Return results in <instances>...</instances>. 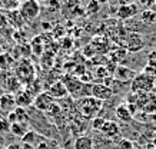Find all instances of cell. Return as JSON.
I'll return each instance as SVG.
<instances>
[{"instance_id":"cell-45","label":"cell","mask_w":156,"mask_h":149,"mask_svg":"<svg viewBox=\"0 0 156 149\" xmlns=\"http://www.w3.org/2000/svg\"><path fill=\"white\" fill-rule=\"evenodd\" d=\"M17 2H20V0H17Z\"/></svg>"},{"instance_id":"cell-42","label":"cell","mask_w":156,"mask_h":149,"mask_svg":"<svg viewBox=\"0 0 156 149\" xmlns=\"http://www.w3.org/2000/svg\"><path fill=\"white\" fill-rule=\"evenodd\" d=\"M98 2H99V3H100V5H103V3H108V2H109V0H98Z\"/></svg>"},{"instance_id":"cell-16","label":"cell","mask_w":156,"mask_h":149,"mask_svg":"<svg viewBox=\"0 0 156 149\" xmlns=\"http://www.w3.org/2000/svg\"><path fill=\"white\" fill-rule=\"evenodd\" d=\"M73 148L75 149H95V144H93L92 138L86 136V135H80V136L76 138Z\"/></svg>"},{"instance_id":"cell-24","label":"cell","mask_w":156,"mask_h":149,"mask_svg":"<svg viewBox=\"0 0 156 149\" xmlns=\"http://www.w3.org/2000/svg\"><path fill=\"white\" fill-rule=\"evenodd\" d=\"M99 10H100V3L99 2H98V0H89L87 7H86V12H87L89 15H96Z\"/></svg>"},{"instance_id":"cell-46","label":"cell","mask_w":156,"mask_h":149,"mask_svg":"<svg viewBox=\"0 0 156 149\" xmlns=\"http://www.w3.org/2000/svg\"><path fill=\"white\" fill-rule=\"evenodd\" d=\"M137 149H140V148H137Z\"/></svg>"},{"instance_id":"cell-2","label":"cell","mask_w":156,"mask_h":149,"mask_svg":"<svg viewBox=\"0 0 156 149\" xmlns=\"http://www.w3.org/2000/svg\"><path fill=\"white\" fill-rule=\"evenodd\" d=\"M129 87L132 93H152L155 89V79L140 72L135 76Z\"/></svg>"},{"instance_id":"cell-12","label":"cell","mask_w":156,"mask_h":149,"mask_svg":"<svg viewBox=\"0 0 156 149\" xmlns=\"http://www.w3.org/2000/svg\"><path fill=\"white\" fill-rule=\"evenodd\" d=\"M14 108H16L14 95H12V93H3L0 96V109L10 113L12 111H14Z\"/></svg>"},{"instance_id":"cell-26","label":"cell","mask_w":156,"mask_h":149,"mask_svg":"<svg viewBox=\"0 0 156 149\" xmlns=\"http://www.w3.org/2000/svg\"><path fill=\"white\" fill-rule=\"evenodd\" d=\"M105 120L103 118H100V116H96V118H93L92 119V128L96 130H100L102 128H103V123H105Z\"/></svg>"},{"instance_id":"cell-33","label":"cell","mask_w":156,"mask_h":149,"mask_svg":"<svg viewBox=\"0 0 156 149\" xmlns=\"http://www.w3.org/2000/svg\"><path fill=\"white\" fill-rule=\"evenodd\" d=\"M147 65L156 67V50H152L149 53V56H147Z\"/></svg>"},{"instance_id":"cell-28","label":"cell","mask_w":156,"mask_h":149,"mask_svg":"<svg viewBox=\"0 0 156 149\" xmlns=\"http://www.w3.org/2000/svg\"><path fill=\"white\" fill-rule=\"evenodd\" d=\"M0 132L2 133L10 132V122L7 119H0Z\"/></svg>"},{"instance_id":"cell-18","label":"cell","mask_w":156,"mask_h":149,"mask_svg":"<svg viewBox=\"0 0 156 149\" xmlns=\"http://www.w3.org/2000/svg\"><path fill=\"white\" fill-rule=\"evenodd\" d=\"M10 130H12L13 135L23 138L24 135L29 132V125H27V122H16V123L10 125Z\"/></svg>"},{"instance_id":"cell-14","label":"cell","mask_w":156,"mask_h":149,"mask_svg":"<svg viewBox=\"0 0 156 149\" xmlns=\"http://www.w3.org/2000/svg\"><path fill=\"white\" fill-rule=\"evenodd\" d=\"M115 113H116V118H118L120 122H125V123H129V122H132V119H133V115L128 109V105H126V103H122V105L116 106Z\"/></svg>"},{"instance_id":"cell-34","label":"cell","mask_w":156,"mask_h":149,"mask_svg":"<svg viewBox=\"0 0 156 149\" xmlns=\"http://www.w3.org/2000/svg\"><path fill=\"white\" fill-rule=\"evenodd\" d=\"M7 23H9V22H7V16H6V13H0V29L6 27V24Z\"/></svg>"},{"instance_id":"cell-22","label":"cell","mask_w":156,"mask_h":149,"mask_svg":"<svg viewBox=\"0 0 156 149\" xmlns=\"http://www.w3.org/2000/svg\"><path fill=\"white\" fill-rule=\"evenodd\" d=\"M0 7L7 10H16V7H19V2L17 0H0Z\"/></svg>"},{"instance_id":"cell-7","label":"cell","mask_w":156,"mask_h":149,"mask_svg":"<svg viewBox=\"0 0 156 149\" xmlns=\"http://www.w3.org/2000/svg\"><path fill=\"white\" fill-rule=\"evenodd\" d=\"M55 103V99H53L48 92H40L37 96H34V101H33V105L34 108L40 112H48L49 108Z\"/></svg>"},{"instance_id":"cell-23","label":"cell","mask_w":156,"mask_h":149,"mask_svg":"<svg viewBox=\"0 0 156 149\" xmlns=\"http://www.w3.org/2000/svg\"><path fill=\"white\" fill-rule=\"evenodd\" d=\"M116 149H135V144L128 138H122V139L118 140Z\"/></svg>"},{"instance_id":"cell-13","label":"cell","mask_w":156,"mask_h":149,"mask_svg":"<svg viewBox=\"0 0 156 149\" xmlns=\"http://www.w3.org/2000/svg\"><path fill=\"white\" fill-rule=\"evenodd\" d=\"M14 99H16V106L23 108V109L30 105H33V101H34V98L32 96L27 90H24V89H22V90L14 96Z\"/></svg>"},{"instance_id":"cell-8","label":"cell","mask_w":156,"mask_h":149,"mask_svg":"<svg viewBox=\"0 0 156 149\" xmlns=\"http://www.w3.org/2000/svg\"><path fill=\"white\" fill-rule=\"evenodd\" d=\"M137 73L132 69H129V67H125V66H118L116 67V70L113 73V79L115 80H118V82H122V83H126L128 82L130 85L135 76H136Z\"/></svg>"},{"instance_id":"cell-29","label":"cell","mask_w":156,"mask_h":149,"mask_svg":"<svg viewBox=\"0 0 156 149\" xmlns=\"http://www.w3.org/2000/svg\"><path fill=\"white\" fill-rule=\"evenodd\" d=\"M48 7H49V10L52 12V13H55V12H57L59 10V2L57 0H48Z\"/></svg>"},{"instance_id":"cell-38","label":"cell","mask_w":156,"mask_h":149,"mask_svg":"<svg viewBox=\"0 0 156 149\" xmlns=\"http://www.w3.org/2000/svg\"><path fill=\"white\" fill-rule=\"evenodd\" d=\"M36 149H48V145L44 144V142H42V144L37 145V148H36Z\"/></svg>"},{"instance_id":"cell-30","label":"cell","mask_w":156,"mask_h":149,"mask_svg":"<svg viewBox=\"0 0 156 149\" xmlns=\"http://www.w3.org/2000/svg\"><path fill=\"white\" fill-rule=\"evenodd\" d=\"M22 139H23L24 144H32V142H33V140L36 139V133H34V132H30V130H29V132H27L26 135H24Z\"/></svg>"},{"instance_id":"cell-11","label":"cell","mask_w":156,"mask_h":149,"mask_svg":"<svg viewBox=\"0 0 156 149\" xmlns=\"http://www.w3.org/2000/svg\"><path fill=\"white\" fill-rule=\"evenodd\" d=\"M100 132H102L105 136H108V138H110V139H113V138H118L120 129H119V125L116 123V122H113V120H105L103 128L100 129Z\"/></svg>"},{"instance_id":"cell-41","label":"cell","mask_w":156,"mask_h":149,"mask_svg":"<svg viewBox=\"0 0 156 149\" xmlns=\"http://www.w3.org/2000/svg\"><path fill=\"white\" fill-rule=\"evenodd\" d=\"M152 144L156 146V130H155V133H153V139H152Z\"/></svg>"},{"instance_id":"cell-20","label":"cell","mask_w":156,"mask_h":149,"mask_svg":"<svg viewBox=\"0 0 156 149\" xmlns=\"http://www.w3.org/2000/svg\"><path fill=\"white\" fill-rule=\"evenodd\" d=\"M12 65H13V56H10V53H2L0 55V72H9Z\"/></svg>"},{"instance_id":"cell-40","label":"cell","mask_w":156,"mask_h":149,"mask_svg":"<svg viewBox=\"0 0 156 149\" xmlns=\"http://www.w3.org/2000/svg\"><path fill=\"white\" fill-rule=\"evenodd\" d=\"M146 149H156V146H155V145H153V144H147Z\"/></svg>"},{"instance_id":"cell-37","label":"cell","mask_w":156,"mask_h":149,"mask_svg":"<svg viewBox=\"0 0 156 149\" xmlns=\"http://www.w3.org/2000/svg\"><path fill=\"white\" fill-rule=\"evenodd\" d=\"M42 27H43V29L50 30V29H52V24H50V22H46V20H44V22L42 23Z\"/></svg>"},{"instance_id":"cell-10","label":"cell","mask_w":156,"mask_h":149,"mask_svg":"<svg viewBox=\"0 0 156 149\" xmlns=\"http://www.w3.org/2000/svg\"><path fill=\"white\" fill-rule=\"evenodd\" d=\"M116 15L119 19L122 20H128L130 17L137 15V5L132 3V5H126V6H119L116 10Z\"/></svg>"},{"instance_id":"cell-6","label":"cell","mask_w":156,"mask_h":149,"mask_svg":"<svg viewBox=\"0 0 156 149\" xmlns=\"http://www.w3.org/2000/svg\"><path fill=\"white\" fill-rule=\"evenodd\" d=\"M115 92L112 90V87H108L102 85V83H95L92 85V98H95L100 102L109 101L110 98H113Z\"/></svg>"},{"instance_id":"cell-32","label":"cell","mask_w":156,"mask_h":149,"mask_svg":"<svg viewBox=\"0 0 156 149\" xmlns=\"http://www.w3.org/2000/svg\"><path fill=\"white\" fill-rule=\"evenodd\" d=\"M139 5L142 6L143 9H152V6L155 5V0H139Z\"/></svg>"},{"instance_id":"cell-9","label":"cell","mask_w":156,"mask_h":149,"mask_svg":"<svg viewBox=\"0 0 156 149\" xmlns=\"http://www.w3.org/2000/svg\"><path fill=\"white\" fill-rule=\"evenodd\" d=\"M49 95L53 98V99H62V98L67 96V89L66 85L62 82V80H56L53 82L50 86H49Z\"/></svg>"},{"instance_id":"cell-31","label":"cell","mask_w":156,"mask_h":149,"mask_svg":"<svg viewBox=\"0 0 156 149\" xmlns=\"http://www.w3.org/2000/svg\"><path fill=\"white\" fill-rule=\"evenodd\" d=\"M46 113L50 116H55V115H57V113H60V106L57 105V103H53V105L49 108V111L46 112Z\"/></svg>"},{"instance_id":"cell-3","label":"cell","mask_w":156,"mask_h":149,"mask_svg":"<svg viewBox=\"0 0 156 149\" xmlns=\"http://www.w3.org/2000/svg\"><path fill=\"white\" fill-rule=\"evenodd\" d=\"M14 76L19 79L22 85L23 83H30L32 80H34V76H36V70H34V66L32 60L29 59H22L16 67H14Z\"/></svg>"},{"instance_id":"cell-43","label":"cell","mask_w":156,"mask_h":149,"mask_svg":"<svg viewBox=\"0 0 156 149\" xmlns=\"http://www.w3.org/2000/svg\"><path fill=\"white\" fill-rule=\"evenodd\" d=\"M155 5H156V0H155Z\"/></svg>"},{"instance_id":"cell-5","label":"cell","mask_w":156,"mask_h":149,"mask_svg":"<svg viewBox=\"0 0 156 149\" xmlns=\"http://www.w3.org/2000/svg\"><path fill=\"white\" fill-rule=\"evenodd\" d=\"M145 48V40H143V36L139 33H129L126 36V40H125V49L128 52H139Z\"/></svg>"},{"instance_id":"cell-17","label":"cell","mask_w":156,"mask_h":149,"mask_svg":"<svg viewBox=\"0 0 156 149\" xmlns=\"http://www.w3.org/2000/svg\"><path fill=\"white\" fill-rule=\"evenodd\" d=\"M20 90H22V82L14 75L9 73L7 82H6V93H12L13 95L14 92H20Z\"/></svg>"},{"instance_id":"cell-25","label":"cell","mask_w":156,"mask_h":149,"mask_svg":"<svg viewBox=\"0 0 156 149\" xmlns=\"http://www.w3.org/2000/svg\"><path fill=\"white\" fill-rule=\"evenodd\" d=\"M95 76L99 79V80H103L105 77H108V76H110L109 75V72H108V69L105 66H99L98 69H96V72H95Z\"/></svg>"},{"instance_id":"cell-44","label":"cell","mask_w":156,"mask_h":149,"mask_svg":"<svg viewBox=\"0 0 156 149\" xmlns=\"http://www.w3.org/2000/svg\"><path fill=\"white\" fill-rule=\"evenodd\" d=\"M76 2H79V0H76Z\"/></svg>"},{"instance_id":"cell-21","label":"cell","mask_w":156,"mask_h":149,"mask_svg":"<svg viewBox=\"0 0 156 149\" xmlns=\"http://www.w3.org/2000/svg\"><path fill=\"white\" fill-rule=\"evenodd\" d=\"M140 20L146 24L156 23V10L153 9H146L140 13Z\"/></svg>"},{"instance_id":"cell-1","label":"cell","mask_w":156,"mask_h":149,"mask_svg":"<svg viewBox=\"0 0 156 149\" xmlns=\"http://www.w3.org/2000/svg\"><path fill=\"white\" fill-rule=\"evenodd\" d=\"M77 108H79V112L83 118H86V119L92 118L93 119L102 111V102L92 96L80 98V99H77Z\"/></svg>"},{"instance_id":"cell-19","label":"cell","mask_w":156,"mask_h":149,"mask_svg":"<svg viewBox=\"0 0 156 149\" xmlns=\"http://www.w3.org/2000/svg\"><path fill=\"white\" fill-rule=\"evenodd\" d=\"M142 112H145V113H156V93H149V96H147L146 102H145V105L142 106V109H140Z\"/></svg>"},{"instance_id":"cell-35","label":"cell","mask_w":156,"mask_h":149,"mask_svg":"<svg viewBox=\"0 0 156 149\" xmlns=\"http://www.w3.org/2000/svg\"><path fill=\"white\" fill-rule=\"evenodd\" d=\"M90 52H92V55H95L96 50H95V48H92L90 44H87V46L85 48V50H83V53H85V55L87 56V58H90Z\"/></svg>"},{"instance_id":"cell-27","label":"cell","mask_w":156,"mask_h":149,"mask_svg":"<svg viewBox=\"0 0 156 149\" xmlns=\"http://www.w3.org/2000/svg\"><path fill=\"white\" fill-rule=\"evenodd\" d=\"M145 75H147V76H151L153 77L156 80V67L155 66H151V65H146V66L143 67V70H142Z\"/></svg>"},{"instance_id":"cell-39","label":"cell","mask_w":156,"mask_h":149,"mask_svg":"<svg viewBox=\"0 0 156 149\" xmlns=\"http://www.w3.org/2000/svg\"><path fill=\"white\" fill-rule=\"evenodd\" d=\"M7 149H20V146H19V145H10Z\"/></svg>"},{"instance_id":"cell-15","label":"cell","mask_w":156,"mask_h":149,"mask_svg":"<svg viewBox=\"0 0 156 149\" xmlns=\"http://www.w3.org/2000/svg\"><path fill=\"white\" fill-rule=\"evenodd\" d=\"M6 16H7V22H9L13 27H16V29H20V27L24 24L23 17H22V15L19 13V10H17V9L7 12V13H6Z\"/></svg>"},{"instance_id":"cell-4","label":"cell","mask_w":156,"mask_h":149,"mask_svg":"<svg viewBox=\"0 0 156 149\" xmlns=\"http://www.w3.org/2000/svg\"><path fill=\"white\" fill-rule=\"evenodd\" d=\"M17 10L23 17L24 23H30L40 15V3L37 0H22Z\"/></svg>"},{"instance_id":"cell-36","label":"cell","mask_w":156,"mask_h":149,"mask_svg":"<svg viewBox=\"0 0 156 149\" xmlns=\"http://www.w3.org/2000/svg\"><path fill=\"white\" fill-rule=\"evenodd\" d=\"M119 6H126V5H132L133 0H118Z\"/></svg>"}]
</instances>
